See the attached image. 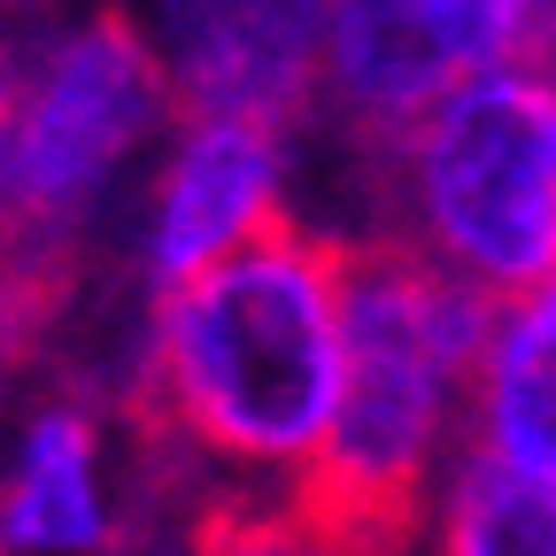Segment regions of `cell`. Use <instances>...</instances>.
I'll use <instances>...</instances> for the list:
<instances>
[{"label": "cell", "instance_id": "6da1fadb", "mask_svg": "<svg viewBox=\"0 0 556 556\" xmlns=\"http://www.w3.org/2000/svg\"><path fill=\"white\" fill-rule=\"evenodd\" d=\"M340 278L348 240L309 232L278 208L225 263L170 287L139 394L148 426L225 464L309 471L332 433L348 364Z\"/></svg>", "mask_w": 556, "mask_h": 556}, {"label": "cell", "instance_id": "7a4b0ae2", "mask_svg": "<svg viewBox=\"0 0 556 556\" xmlns=\"http://www.w3.org/2000/svg\"><path fill=\"white\" fill-rule=\"evenodd\" d=\"M486 332H495V302L448 278L417 240H348L340 409L294 495L364 548L402 556L456 394L479 387Z\"/></svg>", "mask_w": 556, "mask_h": 556}, {"label": "cell", "instance_id": "3957f363", "mask_svg": "<svg viewBox=\"0 0 556 556\" xmlns=\"http://www.w3.org/2000/svg\"><path fill=\"white\" fill-rule=\"evenodd\" d=\"M409 225L448 278L526 302L556 278V54L471 78L402 139Z\"/></svg>", "mask_w": 556, "mask_h": 556}, {"label": "cell", "instance_id": "277c9868", "mask_svg": "<svg viewBox=\"0 0 556 556\" xmlns=\"http://www.w3.org/2000/svg\"><path fill=\"white\" fill-rule=\"evenodd\" d=\"M163 101H178L170 70L131 16L109 9L93 24H78L54 47L47 78L31 86V101L16 116V163H9V208H0V225L62 248L70 217L86 208L101 170L163 116Z\"/></svg>", "mask_w": 556, "mask_h": 556}, {"label": "cell", "instance_id": "5b68a950", "mask_svg": "<svg viewBox=\"0 0 556 556\" xmlns=\"http://www.w3.org/2000/svg\"><path fill=\"white\" fill-rule=\"evenodd\" d=\"M548 39L556 16L526 0H356L325 9V86L356 131L402 148L471 78L556 54Z\"/></svg>", "mask_w": 556, "mask_h": 556}, {"label": "cell", "instance_id": "8992f818", "mask_svg": "<svg viewBox=\"0 0 556 556\" xmlns=\"http://www.w3.org/2000/svg\"><path fill=\"white\" fill-rule=\"evenodd\" d=\"M170 93L186 124H294L325 78V16L317 9H186L178 16Z\"/></svg>", "mask_w": 556, "mask_h": 556}, {"label": "cell", "instance_id": "52a82bcc", "mask_svg": "<svg viewBox=\"0 0 556 556\" xmlns=\"http://www.w3.org/2000/svg\"><path fill=\"white\" fill-rule=\"evenodd\" d=\"M278 217V148L248 124H186V148L163 178L155 208V278L163 294L225 263Z\"/></svg>", "mask_w": 556, "mask_h": 556}, {"label": "cell", "instance_id": "ba28073f", "mask_svg": "<svg viewBox=\"0 0 556 556\" xmlns=\"http://www.w3.org/2000/svg\"><path fill=\"white\" fill-rule=\"evenodd\" d=\"M471 426L479 456L556 486V278L541 294L495 309L486 364L471 387Z\"/></svg>", "mask_w": 556, "mask_h": 556}, {"label": "cell", "instance_id": "9c48e42d", "mask_svg": "<svg viewBox=\"0 0 556 556\" xmlns=\"http://www.w3.org/2000/svg\"><path fill=\"white\" fill-rule=\"evenodd\" d=\"M16 548H109L86 409H47L16 471L0 479V556H16Z\"/></svg>", "mask_w": 556, "mask_h": 556}, {"label": "cell", "instance_id": "30bf717a", "mask_svg": "<svg viewBox=\"0 0 556 556\" xmlns=\"http://www.w3.org/2000/svg\"><path fill=\"white\" fill-rule=\"evenodd\" d=\"M441 556H556V486L471 448L448 486Z\"/></svg>", "mask_w": 556, "mask_h": 556}, {"label": "cell", "instance_id": "8fae6325", "mask_svg": "<svg viewBox=\"0 0 556 556\" xmlns=\"http://www.w3.org/2000/svg\"><path fill=\"white\" fill-rule=\"evenodd\" d=\"M193 556H379V548L317 518L302 495H278V503L225 495L193 518Z\"/></svg>", "mask_w": 556, "mask_h": 556}, {"label": "cell", "instance_id": "7c38bea8", "mask_svg": "<svg viewBox=\"0 0 556 556\" xmlns=\"http://www.w3.org/2000/svg\"><path fill=\"white\" fill-rule=\"evenodd\" d=\"M62 248H47V240H24V232H9L0 225V364H16L24 348L39 340V325H47V309L62 302Z\"/></svg>", "mask_w": 556, "mask_h": 556}, {"label": "cell", "instance_id": "4fadbf2b", "mask_svg": "<svg viewBox=\"0 0 556 556\" xmlns=\"http://www.w3.org/2000/svg\"><path fill=\"white\" fill-rule=\"evenodd\" d=\"M16 78H9V54H0V208H9V163H16Z\"/></svg>", "mask_w": 556, "mask_h": 556}]
</instances>
